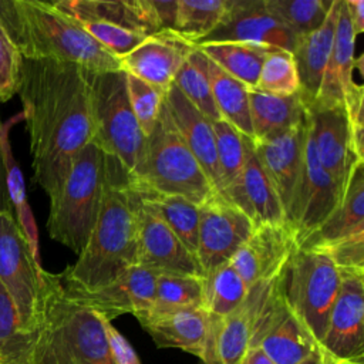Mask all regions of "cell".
I'll return each instance as SVG.
<instances>
[{
    "label": "cell",
    "mask_w": 364,
    "mask_h": 364,
    "mask_svg": "<svg viewBox=\"0 0 364 364\" xmlns=\"http://www.w3.org/2000/svg\"><path fill=\"white\" fill-rule=\"evenodd\" d=\"M297 38L264 6V0H228L219 26L195 46L212 43H247L293 53Z\"/></svg>",
    "instance_id": "obj_14"
},
{
    "label": "cell",
    "mask_w": 364,
    "mask_h": 364,
    "mask_svg": "<svg viewBox=\"0 0 364 364\" xmlns=\"http://www.w3.org/2000/svg\"><path fill=\"white\" fill-rule=\"evenodd\" d=\"M344 189L320 165L310 131L307 114V135L303 152V165L293 200L286 216L300 245L338 205Z\"/></svg>",
    "instance_id": "obj_11"
},
{
    "label": "cell",
    "mask_w": 364,
    "mask_h": 364,
    "mask_svg": "<svg viewBox=\"0 0 364 364\" xmlns=\"http://www.w3.org/2000/svg\"><path fill=\"white\" fill-rule=\"evenodd\" d=\"M306 135L307 109L304 118L286 132L264 141L252 139L255 152L283 206L284 216L289 213L300 176Z\"/></svg>",
    "instance_id": "obj_20"
},
{
    "label": "cell",
    "mask_w": 364,
    "mask_h": 364,
    "mask_svg": "<svg viewBox=\"0 0 364 364\" xmlns=\"http://www.w3.org/2000/svg\"><path fill=\"white\" fill-rule=\"evenodd\" d=\"M10 212H0V284L16 307L20 330L36 333L41 310V272Z\"/></svg>",
    "instance_id": "obj_10"
},
{
    "label": "cell",
    "mask_w": 364,
    "mask_h": 364,
    "mask_svg": "<svg viewBox=\"0 0 364 364\" xmlns=\"http://www.w3.org/2000/svg\"><path fill=\"white\" fill-rule=\"evenodd\" d=\"M105 154L90 142L75 156L70 172L50 199L47 230L51 239L80 255L94 229L105 186Z\"/></svg>",
    "instance_id": "obj_5"
},
{
    "label": "cell",
    "mask_w": 364,
    "mask_h": 364,
    "mask_svg": "<svg viewBox=\"0 0 364 364\" xmlns=\"http://www.w3.org/2000/svg\"><path fill=\"white\" fill-rule=\"evenodd\" d=\"M31 364H112L102 318L73 300L60 276L46 269Z\"/></svg>",
    "instance_id": "obj_4"
},
{
    "label": "cell",
    "mask_w": 364,
    "mask_h": 364,
    "mask_svg": "<svg viewBox=\"0 0 364 364\" xmlns=\"http://www.w3.org/2000/svg\"><path fill=\"white\" fill-rule=\"evenodd\" d=\"M173 84L210 122L222 119L212 97L210 81L206 70V57L198 47L178 70Z\"/></svg>",
    "instance_id": "obj_34"
},
{
    "label": "cell",
    "mask_w": 364,
    "mask_h": 364,
    "mask_svg": "<svg viewBox=\"0 0 364 364\" xmlns=\"http://www.w3.org/2000/svg\"><path fill=\"white\" fill-rule=\"evenodd\" d=\"M226 11L228 0H178L173 31L195 44L219 26Z\"/></svg>",
    "instance_id": "obj_36"
},
{
    "label": "cell",
    "mask_w": 364,
    "mask_h": 364,
    "mask_svg": "<svg viewBox=\"0 0 364 364\" xmlns=\"http://www.w3.org/2000/svg\"><path fill=\"white\" fill-rule=\"evenodd\" d=\"M358 233H364V161L353 164L338 205L299 246L323 249Z\"/></svg>",
    "instance_id": "obj_26"
},
{
    "label": "cell",
    "mask_w": 364,
    "mask_h": 364,
    "mask_svg": "<svg viewBox=\"0 0 364 364\" xmlns=\"http://www.w3.org/2000/svg\"><path fill=\"white\" fill-rule=\"evenodd\" d=\"M136 193L138 228L135 264L149 269L156 274L179 273L202 277L203 270L198 259L188 252L155 208L139 193L138 189Z\"/></svg>",
    "instance_id": "obj_13"
},
{
    "label": "cell",
    "mask_w": 364,
    "mask_h": 364,
    "mask_svg": "<svg viewBox=\"0 0 364 364\" xmlns=\"http://www.w3.org/2000/svg\"><path fill=\"white\" fill-rule=\"evenodd\" d=\"M341 277L328 253L297 247L282 272L284 297L294 314L320 344L340 290Z\"/></svg>",
    "instance_id": "obj_8"
},
{
    "label": "cell",
    "mask_w": 364,
    "mask_h": 364,
    "mask_svg": "<svg viewBox=\"0 0 364 364\" xmlns=\"http://www.w3.org/2000/svg\"><path fill=\"white\" fill-rule=\"evenodd\" d=\"M340 277V290L320 346L340 360L364 357V274Z\"/></svg>",
    "instance_id": "obj_18"
},
{
    "label": "cell",
    "mask_w": 364,
    "mask_h": 364,
    "mask_svg": "<svg viewBox=\"0 0 364 364\" xmlns=\"http://www.w3.org/2000/svg\"><path fill=\"white\" fill-rule=\"evenodd\" d=\"M212 129L215 135L218 165L222 179V196L225 198L226 191L237 182L243 168V135L225 119L213 121Z\"/></svg>",
    "instance_id": "obj_40"
},
{
    "label": "cell",
    "mask_w": 364,
    "mask_h": 364,
    "mask_svg": "<svg viewBox=\"0 0 364 364\" xmlns=\"http://www.w3.org/2000/svg\"><path fill=\"white\" fill-rule=\"evenodd\" d=\"M51 3L77 23L101 21L145 36L161 31L151 0H58Z\"/></svg>",
    "instance_id": "obj_25"
},
{
    "label": "cell",
    "mask_w": 364,
    "mask_h": 364,
    "mask_svg": "<svg viewBox=\"0 0 364 364\" xmlns=\"http://www.w3.org/2000/svg\"><path fill=\"white\" fill-rule=\"evenodd\" d=\"M249 108L253 141L277 136L299 124L306 115V105L300 92L280 97L249 90Z\"/></svg>",
    "instance_id": "obj_28"
},
{
    "label": "cell",
    "mask_w": 364,
    "mask_h": 364,
    "mask_svg": "<svg viewBox=\"0 0 364 364\" xmlns=\"http://www.w3.org/2000/svg\"><path fill=\"white\" fill-rule=\"evenodd\" d=\"M240 364H274L260 348L249 347Z\"/></svg>",
    "instance_id": "obj_50"
},
{
    "label": "cell",
    "mask_w": 364,
    "mask_h": 364,
    "mask_svg": "<svg viewBox=\"0 0 364 364\" xmlns=\"http://www.w3.org/2000/svg\"><path fill=\"white\" fill-rule=\"evenodd\" d=\"M156 277L155 272L134 264L111 283L94 290L68 289L61 284L73 300L88 307L100 317L112 321L122 314L135 317L148 311L154 301Z\"/></svg>",
    "instance_id": "obj_16"
},
{
    "label": "cell",
    "mask_w": 364,
    "mask_h": 364,
    "mask_svg": "<svg viewBox=\"0 0 364 364\" xmlns=\"http://www.w3.org/2000/svg\"><path fill=\"white\" fill-rule=\"evenodd\" d=\"M340 3L341 0H333L323 24L317 30L299 37L291 53L299 74L300 95L304 105L311 104L317 98L333 48Z\"/></svg>",
    "instance_id": "obj_27"
},
{
    "label": "cell",
    "mask_w": 364,
    "mask_h": 364,
    "mask_svg": "<svg viewBox=\"0 0 364 364\" xmlns=\"http://www.w3.org/2000/svg\"><path fill=\"white\" fill-rule=\"evenodd\" d=\"M105 165L102 202L90 239L77 262L58 273L68 289L102 287L135 264L138 193L117 159L105 155Z\"/></svg>",
    "instance_id": "obj_2"
},
{
    "label": "cell",
    "mask_w": 364,
    "mask_h": 364,
    "mask_svg": "<svg viewBox=\"0 0 364 364\" xmlns=\"http://www.w3.org/2000/svg\"><path fill=\"white\" fill-rule=\"evenodd\" d=\"M260 92L289 97L300 92V81L291 53L272 48L262 64L256 87Z\"/></svg>",
    "instance_id": "obj_39"
},
{
    "label": "cell",
    "mask_w": 364,
    "mask_h": 364,
    "mask_svg": "<svg viewBox=\"0 0 364 364\" xmlns=\"http://www.w3.org/2000/svg\"><path fill=\"white\" fill-rule=\"evenodd\" d=\"M161 30H175L178 0H151Z\"/></svg>",
    "instance_id": "obj_46"
},
{
    "label": "cell",
    "mask_w": 364,
    "mask_h": 364,
    "mask_svg": "<svg viewBox=\"0 0 364 364\" xmlns=\"http://www.w3.org/2000/svg\"><path fill=\"white\" fill-rule=\"evenodd\" d=\"M21 119H23V114L18 112L17 115L7 119L6 122H1L0 145H1V152H3V161H4L6 178H7V191H9V198H10V203L13 208V215H14V218H16V220L30 246L33 257L36 259L37 263L41 264L37 225H36L31 208L27 200L24 176H23L18 162L16 161V158L13 155L11 144H10V138H9V132H10L11 127Z\"/></svg>",
    "instance_id": "obj_29"
},
{
    "label": "cell",
    "mask_w": 364,
    "mask_h": 364,
    "mask_svg": "<svg viewBox=\"0 0 364 364\" xmlns=\"http://www.w3.org/2000/svg\"><path fill=\"white\" fill-rule=\"evenodd\" d=\"M209 60L253 90L266 54L273 48L247 43H212L196 46Z\"/></svg>",
    "instance_id": "obj_31"
},
{
    "label": "cell",
    "mask_w": 364,
    "mask_h": 364,
    "mask_svg": "<svg viewBox=\"0 0 364 364\" xmlns=\"http://www.w3.org/2000/svg\"><path fill=\"white\" fill-rule=\"evenodd\" d=\"M247 294V287L230 262L203 274L202 309L215 318H223L237 309Z\"/></svg>",
    "instance_id": "obj_33"
},
{
    "label": "cell",
    "mask_w": 364,
    "mask_h": 364,
    "mask_svg": "<svg viewBox=\"0 0 364 364\" xmlns=\"http://www.w3.org/2000/svg\"><path fill=\"white\" fill-rule=\"evenodd\" d=\"M333 0H264V6L296 38L317 30Z\"/></svg>",
    "instance_id": "obj_38"
},
{
    "label": "cell",
    "mask_w": 364,
    "mask_h": 364,
    "mask_svg": "<svg viewBox=\"0 0 364 364\" xmlns=\"http://www.w3.org/2000/svg\"><path fill=\"white\" fill-rule=\"evenodd\" d=\"M165 104L185 144L200 164L215 191L222 195V179L212 122L186 100L173 82L165 92Z\"/></svg>",
    "instance_id": "obj_24"
},
{
    "label": "cell",
    "mask_w": 364,
    "mask_h": 364,
    "mask_svg": "<svg viewBox=\"0 0 364 364\" xmlns=\"http://www.w3.org/2000/svg\"><path fill=\"white\" fill-rule=\"evenodd\" d=\"M90 107L95 142L132 176L142 159L145 136L131 109L125 71L88 70Z\"/></svg>",
    "instance_id": "obj_7"
},
{
    "label": "cell",
    "mask_w": 364,
    "mask_h": 364,
    "mask_svg": "<svg viewBox=\"0 0 364 364\" xmlns=\"http://www.w3.org/2000/svg\"><path fill=\"white\" fill-rule=\"evenodd\" d=\"M323 250L328 253L340 276L364 274V233L344 237Z\"/></svg>",
    "instance_id": "obj_43"
},
{
    "label": "cell",
    "mask_w": 364,
    "mask_h": 364,
    "mask_svg": "<svg viewBox=\"0 0 364 364\" xmlns=\"http://www.w3.org/2000/svg\"><path fill=\"white\" fill-rule=\"evenodd\" d=\"M21 54L0 24V102H6L17 94Z\"/></svg>",
    "instance_id": "obj_44"
},
{
    "label": "cell",
    "mask_w": 364,
    "mask_h": 364,
    "mask_svg": "<svg viewBox=\"0 0 364 364\" xmlns=\"http://www.w3.org/2000/svg\"><path fill=\"white\" fill-rule=\"evenodd\" d=\"M17 94L23 104L33 179L53 199L70 168L94 138L88 70L55 60H21Z\"/></svg>",
    "instance_id": "obj_1"
},
{
    "label": "cell",
    "mask_w": 364,
    "mask_h": 364,
    "mask_svg": "<svg viewBox=\"0 0 364 364\" xmlns=\"http://www.w3.org/2000/svg\"><path fill=\"white\" fill-rule=\"evenodd\" d=\"M98 44H101L108 53L121 58L138 47L148 36L127 30L119 26H112L101 21H84L78 23Z\"/></svg>",
    "instance_id": "obj_42"
},
{
    "label": "cell",
    "mask_w": 364,
    "mask_h": 364,
    "mask_svg": "<svg viewBox=\"0 0 364 364\" xmlns=\"http://www.w3.org/2000/svg\"><path fill=\"white\" fill-rule=\"evenodd\" d=\"M0 24L23 58L73 63L90 71L122 70L119 58L51 1L0 0Z\"/></svg>",
    "instance_id": "obj_3"
},
{
    "label": "cell",
    "mask_w": 364,
    "mask_h": 364,
    "mask_svg": "<svg viewBox=\"0 0 364 364\" xmlns=\"http://www.w3.org/2000/svg\"><path fill=\"white\" fill-rule=\"evenodd\" d=\"M142 328L159 348H178L203 357L210 317L202 307L178 309L162 313H142L135 316Z\"/></svg>",
    "instance_id": "obj_23"
},
{
    "label": "cell",
    "mask_w": 364,
    "mask_h": 364,
    "mask_svg": "<svg viewBox=\"0 0 364 364\" xmlns=\"http://www.w3.org/2000/svg\"><path fill=\"white\" fill-rule=\"evenodd\" d=\"M340 364H364V357L350 358V360H341Z\"/></svg>",
    "instance_id": "obj_51"
},
{
    "label": "cell",
    "mask_w": 364,
    "mask_h": 364,
    "mask_svg": "<svg viewBox=\"0 0 364 364\" xmlns=\"http://www.w3.org/2000/svg\"><path fill=\"white\" fill-rule=\"evenodd\" d=\"M340 358L326 351L320 344L299 364H340Z\"/></svg>",
    "instance_id": "obj_49"
},
{
    "label": "cell",
    "mask_w": 364,
    "mask_h": 364,
    "mask_svg": "<svg viewBox=\"0 0 364 364\" xmlns=\"http://www.w3.org/2000/svg\"><path fill=\"white\" fill-rule=\"evenodd\" d=\"M125 80L131 109L144 136L146 138L158 121L168 88L164 90L155 87L128 73H125Z\"/></svg>",
    "instance_id": "obj_41"
},
{
    "label": "cell",
    "mask_w": 364,
    "mask_h": 364,
    "mask_svg": "<svg viewBox=\"0 0 364 364\" xmlns=\"http://www.w3.org/2000/svg\"><path fill=\"white\" fill-rule=\"evenodd\" d=\"M347 13L350 17L351 27L355 36L364 31V1L363 0H346Z\"/></svg>",
    "instance_id": "obj_47"
},
{
    "label": "cell",
    "mask_w": 364,
    "mask_h": 364,
    "mask_svg": "<svg viewBox=\"0 0 364 364\" xmlns=\"http://www.w3.org/2000/svg\"><path fill=\"white\" fill-rule=\"evenodd\" d=\"M206 70L210 81L212 97L220 118L235 127L242 135L252 139L253 131L250 124L249 88L223 71L208 57Z\"/></svg>",
    "instance_id": "obj_30"
},
{
    "label": "cell",
    "mask_w": 364,
    "mask_h": 364,
    "mask_svg": "<svg viewBox=\"0 0 364 364\" xmlns=\"http://www.w3.org/2000/svg\"><path fill=\"white\" fill-rule=\"evenodd\" d=\"M355 37L357 36L351 27L347 13L346 0H341L336 21L331 54L323 74L317 98L309 105H341L344 107L346 112L350 114L364 104V88L361 84H357L353 80V70L355 67Z\"/></svg>",
    "instance_id": "obj_17"
},
{
    "label": "cell",
    "mask_w": 364,
    "mask_h": 364,
    "mask_svg": "<svg viewBox=\"0 0 364 364\" xmlns=\"http://www.w3.org/2000/svg\"><path fill=\"white\" fill-rule=\"evenodd\" d=\"M132 182L139 193L155 208V210L188 249V252L196 257L199 206L179 195L159 193L138 185L134 179Z\"/></svg>",
    "instance_id": "obj_32"
},
{
    "label": "cell",
    "mask_w": 364,
    "mask_h": 364,
    "mask_svg": "<svg viewBox=\"0 0 364 364\" xmlns=\"http://www.w3.org/2000/svg\"><path fill=\"white\" fill-rule=\"evenodd\" d=\"M36 333L20 330L13 300L0 284V364H31Z\"/></svg>",
    "instance_id": "obj_35"
},
{
    "label": "cell",
    "mask_w": 364,
    "mask_h": 364,
    "mask_svg": "<svg viewBox=\"0 0 364 364\" xmlns=\"http://www.w3.org/2000/svg\"><path fill=\"white\" fill-rule=\"evenodd\" d=\"M297 247L296 233L287 222L262 223L255 226L229 262L249 289L279 276Z\"/></svg>",
    "instance_id": "obj_15"
},
{
    "label": "cell",
    "mask_w": 364,
    "mask_h": 364,
    "mask_svg": "<svg viewBox=\"0 0 364 364\" xmlns=\"http://www.w3.org/2000/svg\"><path fill=\"white\" fill-rule=\"evenodd\" d=\"M102 324H104V330L107 334V341H108V348H109L112 364H141L139 357L135 353L134 347L118 331V328L112 324V321L102 318Z\"/></svg>",
    "instance_id": "obj_45"
},
{
    "label": "cell",
    "mask_w": 364,
    "mask_h": 364,
    "mask_svg": "<svg viewBox=\"0 0 364 364\" xmlns=\"http://www.w3.org/2000/svg\"><path fill=\"white\" fill-rule=\"evenodd\" d=\"M202 282L203 276L179 273L158 274L152 306L144 313H162L178 309L202 307Z\"/></svg>",
    "instance_id": "obj_37"
},
{
    "label": "cell",
    "mask_w": 364,
    "mask_h": 364,
    "mask_svg": "<svg viewBox=\"0 0 364 364\" xmlns=\"http://www.w3.org/2000/svg\"><path fill=\"white\" fill-rule=\"evenodd\" d=\"M132 179L144 188L179 195L198 206L218 193L176 129L165 102L145 138L142 159Z\"/></svg>",
    "instance_id": "obj_6"
},
{
    "label": "cell",
    "mask_w": 364,
    "mask_h": 364,
    "mask_svg": "<svg viewBox=\"0 0 364 364\" xmlns=\"http://www.w3.org/2000/svg\"><path fill=\"white\" fill-rule=\"evenodd\" d=\"M196 46L173 30L148 36L131 53L119 58L121 68L136 78L166 90Z\"/></svg>",
    "instance_id": "obj_19"
},
{
    "label": "cell",
    "mask_w": 364,
    "mask_h": 364,
    "mask_svg": "<svg viewBox=\"0 0 364 364\" xmlns=\"http://www.w3.org/2000/svg\"><path fill=\"white\" fill-rule=\"evenodd\" d=\"M0 128H1V118H0ZM0 212L13 213V208H11L9 191H7V178H6V168H4V161H3L1 145H0Z\"/></svg>",
    "instance_id": "obj_48"
},
{
    "label": "cell",
    "mask_w": 364,
    "mask_h": 364,
    "mask_svg": "<svg viewBox=\"0 0 364 364\" xmlns=\"http://www.w3.org/2000/svg\"><path fill=\"white\" fill-rule=\"evenodd\" d=\"M243 144L245 161L240 176L226 191L225 198L249 216L256 226L286 222L283 206L255 152L252 139L243 135Z\"/></svg>",
    "instance_id": "obj_22"
},
{
    "label": "cell",
    "mask_w": 364,
    "mask_h": 364,
    "mask_svg": "<svg viewBox=\"0 0 364 364\" xmlns=\"http://www.w3.org/2000/svg\"><path fill=\"white\" fill-rule=\"evenodd\" d=\"M314 149L320 165L344 189L355 159L347 112L341 105H306Z\"/></svg>",
    "instance_id": "obj_21"
},
{
    "label": "cell",
    "mask_w": 364,
    "mask_h": 364,
    "mask_svg": "<svg viewBox=\"0 0 364 364\" xmlns=\"http://www.w3.org/2000/svg\"><path fill=\"white\" fill-rule=\"evenodd\" d=\"M283 272V270H282ZM255 300L249 347L260 348L274 364H299L318 343L286 301L282 273L247 289Z\"/></svg>",
    "instance_id": "obj_9"
},
{
    "label": "cell",
    "mask_w": 364,
    "mask_h": 364,
    "mask_svg": "<svg viewBox=\"0 0 364 364\" xmlns=\"http://www.w3.org/2000/svg\"><path fill=\"white\" fill-rule=\"evenodd\" d=\"M255 226L249 216L219 193L199 205L196 259L203 274L229 262Z\"/></svg>",
    "instance_id": "obj_12"
}]
</instances>
